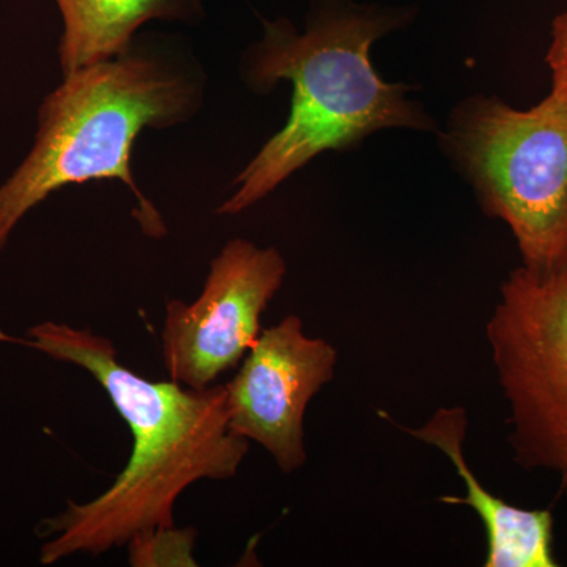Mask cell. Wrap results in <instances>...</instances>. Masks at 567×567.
Listing matches in <instances>:
<instances>
[{
	"instance_id": "2",
	"label": "cell",
	"mask_w": 567,
	"mask_h": 567,
	"mask_svg": "<svg viewBox=\"0 0 567 567\" xmlns=\"http://www.w3.org/2000/svg\"><path fill=\"white\" fill-rule=\"evenodd\" d=\"M388 29L383 18L352 13L320 18L303 35L287 21L265 22L249 80L260 92L276 81L292 82V111L281 132L238 175L237 192L218 215L252 207L324 151L352 147L379 130L432 128L405 99V85L388 84L372 66L369 51Z\"/></svg>"
},
{
	"instance_id": "7",
	"label": "cell",
	"mask_w": 567,
	"mask_h": 567,
	"mask_svg": "<svg viewBox=\"0 0 567 567\" xmlns=\"http://www.w3.org/2000/svg\"><path fill=\"white\" fill-rule=\"evenodd\" d=\"M338 352L305 333L297 316L257 338L227 385V423L235 435L264 446L282 473L306 464L305 415L309 402L333 380Z\"/></svg>"
},
{
	"instance_id": "5",
	"label": "cell",
	"mask_w": 567,
	"mask_h": 567,
	"mask_svg": "<svg viewBox=\"0 0 567 567\" xmlns=\"http://www.w3.org/2000/svg\"><path fill=\"white\" fill-rule=\"evenodd\" d=\"M486 338L509 405L514 461L547 470L567 496V265L503 282Z\"/></svg>"
},
{
	"instance_id": "6",
	"label": "cell",
	"mask_w": 567,
	"mask_h": 567,
	"mask_svg": "<svg viewBox=\"0 0 567 567\" xmlns=\"http://www.w3.org/2000/svg\"><path fill=\"white\" fill-rule=\"evenodd\" d=\"M286 271L278 249L259 248L244 238L224 246L193 303L167 301L162 352L171 380L205 390L237 368L262 333L260 319Z\"/></svg>"
},
{
	"instance_id": "9",
	"label": "cell",
	"mask_w": 567,
	"mask_h": 567,
	"mask_svg": "<svg viewBox=\"0 0 567 567\" xmlns=\"http://www.w3.org/2000/svg\"><path fill=\"white\" fill-rule=\"evenodd\" d=\"M63 32V76L110 61L133 48V37L152 20H186L199 0H54Z\"/></svg>"
},
{
	"instance_id": "11",
	"label": "cell",
	"mask_w": 567,
	"mask_h": 567,
	"mask_svg": "<svg viewBox=\"0 0 567 567\" xmlns=\"http://www.w3.org/2000/svg\"><path fill=\"white\" fill-rule=\"evenodd\" d=\"M547 63L551 71V93L567 100V11L555 18Z\"/></svg>"
},
{
	"instance_id": "8",
	"label": "cell",
	"mask_w": 567,
	"mask_h": 567,
	"mask_svg": "<svg viewBox=\"0 0 567 567\" xmlns=\"http://www.w3.org/2000/svg\"><path fill=\"white\" fill-rule=\"evenodd\" d=\"M401 431L420 442L439 447L456 466L464 481L466 495H445V505L475 509L486 528V567H557L554 557V516L548 509H524L513 506L484 488L464 456L468 415L462 406H443L421 427L399 425Z\"/></svg>"
},
{
	"instance_id": "10",
	"label": "cell",
	"mask_w": 567,
	"mask_h": 567,
	"mask_svg": "<svg viewBox=\"0 0 567 567\" xmlns=\"http://www.w3.org/2000/svg\"><path fill=\"white\" fill-rule=\"evenodd\" d=\"M196 529L159 527L132 537L128 547L130 565L134 567H196L194 543Z\"/></svg>"
},
{
	"instance_id": "4",
	"label": "cell",
	"mask_w": 567,
	"mask_h": 567,
	"mask_svg": "<svg viewBox=\"0 0 567 567\" xmlns=\"http://www.w3.org/2000/svg\"><path fill=\"white\" fill-rule=\"evenodd\" d=\"M447 145L484 210L513 230L524 267H566L567 100L550 92L528 111L470 100L451 121Z\"/></svg>"
},
{
	"instance_id": "3",
	"label": "cell",
	"mask_w": 567,
	"mask_h": 567,
	"mask_svg": "<svg viewBox=\"0 0 567 567\" xmlns=\"http://www.w3.org/2000/svg\"><path fill=\"white\" fill-rule=\"evenodd\" d=\"M196 82L163 59L132 50L65 74L41 103L35 142L0 185V252L29 212L66 185L121 181L137 200L134 218L151 237L166 227L132 174L145 128H169L199 107Z\"/></svg>"
},
{
	"instance_id": "1",
	"label": "cell",
	"mask_w": 567,
	"mask_h": 567,
	"mask_svg": "<svg viewBox=\"0 0 567 567\" xmlns=\"http://www.w3.org/2000/svg\"><path fill=\"white\" fill-rule=\"evenodd\" d=\"M0 342L84 369L133 436L128 464L103 494L66 502L61 513L40 522V565L74 555L99 557L142 532L173 527L175 503L186 488L200 480L234 477L248 454V440L227 423L224 385L193 390L174 380L152 382L118 361L111 339L52 320L33 324L24 336L0 330Z\"/></svg>"
}]
</instances>
